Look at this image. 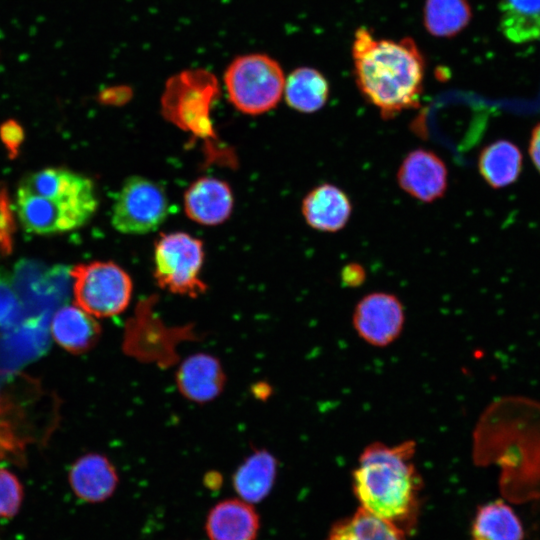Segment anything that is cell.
<instances>
[{
	"instance_id": "1",
	"label": "cell",
	"mask_w": 540,
	"mask_h": 540,
	"mask_svg": "<svg viewBox=\"0 0 540 540\" xmlns=\"http://www.w3.org/2000/svg\"><path fill=\"white\" fill-rule=\"evenodd\" d=\"M352 55L358 88L383 118L419 105L425 63L411 38L378 39L368 29L359 28Z\"/></svg>"
},
{
	"instance_id": "2",
	"label": "cell",
	"mask_w": 540,
	"mask_h": 540,
	"mask_svg": "<svg viewBox=\"0 0 540 540\" xmlns=\"http://www.w3.org/2000/svg\"><path fill=\"white\" fill-rule=\"evenodd\" d=\"M414 454V441L375 442L363 450L353 471V492L360 508L404 533L416 524L423 486Z\"/></svg>"
},
{
	"instance_id": "3",
	"label": "cell",
	"mask_w": 540,
	"mask_h": 540,
	"mask_svg": "<svg viewBox=\"0 0 540 540\" xmlns=\"http://www.w3.org/2000/svg\"><path fill=\"white\" fill-rule=\"evenodd\" d=\"M98 197L92 180L62 167L26 175L18 185L14 210L31 234L64 233L86 224L95 214Z\"/></svg>"
},
{
	"instance_id": "4",
	"label": "cell",
	"mask_w": 540,
	"mask_h": 540,
	"mask_svg": "<svg viewBox=\"0 0 540 540\" xmlns=\"http://www.w3.org/2000/svg\"><path fill=\"white\" fill-rule=\"evenodd\" d=\"M474 439L475 459L499 463L503 477L540 470V403L519 396L494 402L482 415Z\"/></svg>"
},
{
	"instance_id": "5",
	"label": "cell",
	"mask_w": 540,
	"mask_h": 540,
	"mask_svg": "<svg viewBox=\"0 0 540 540\" xmlns=\"http://www.w3.org/2000/svg\"><path fill=\"white\" fill-rule=\"evenodd\" d=\"M218 96V81L211 72L182 71L166 83L162 113L168 121L196 136H213L210 111Z\"/></svg>"
},
{
	"instance_id": "6",
	"label": "cell",
	"mask_w": 540,
	"mask_h": 540,
	"mask_svg": "<svg viewBox=\"0 0 540 540\" xmlns=\"http://www.w3.org/2000/svg\"><path fill=\"white\" fill-rule=\"evenodd\" d=\"M224 82L230 102L240 112L259 115L278 104L285 78L277 61L264 54H249L228 66Z\"/></svg>"
},
{
	"instance_id": "7",
	"label": "cell",
	"mask_w": 540,
	"mask_h": 540,
	"mask_svg": "<svg viewBox=\"0 0 540 540\" xmlns=\"http://www.w3.org/2000/svg\"><path fill=\"white\" fill-rule=\"evenodd\" d=\"M203 262L200 239L185 232L161 234L154 246L153 277L165 291L196 298L207 290L200 276Z\"/></svg>"
},
{
	"instance_id": "8",
	"label": "cell",
	"mask_w": 540,
	"mask_h": 540,
	"mask_svg": "<svg viewBox=\"0 0 540 540\" xmlns=\"http://www.w3.org/2000/svg\"><path fill=\"white\" fill-rule=\"evenodd\" d=\"M76 305L96 318L121 314L133 292L130 275L112 261H94L70 269Z\"/></svg>"
},
{
	"instance_id": "9",
	"label": "cell",
	"mask_w": 540,
	"mask_h": 540,
	"mask_svg": "<svg viewBox=\"0 0 540 540\" xmlns=\"http://www.w3.org/2000/svg\"><path fill=\"white\" fill-rule=\"evenodd\" d=\"M169 214L164 188L143 176H130L117 192L111 224L123 234H147L159 228Z\"/></svg>"
},
{
	"instance_id": "10",
	"label": "cell",
	"mask_w": 540,
	"mask_h": 540,
	"mask_svg": "<svg viewBox=\"0 0 540 540\" xmlns=\"http://www.w3.org/2000/svg\"><path fill=\"white\" fill-rule=\"evenodd\" d=\"M358 335L368 344L384 347L394 342L404 325V309L393 294L374 292L356 305L352 317Z\"/></svg>"
},
{
	"instance_id": "11",
	"label": "cell",
	"mask_w": 540,
	"mask_h": 540,
	"mask_svg": "<svg viewBox=\"0 0 540 540\" xmlns=\"http://www.w3.org/2000/svg\"><path fill=\"white\" fill-rule=\"evenodd\" d=\"M70 270L54 267L44 270L42 266L22 261L17 265L13 276L14 285L24 309L34 311L31 319L41 320L49 307L55 306L68 294ZM30 313V316H31Z\"/></svg>"
},
{
	"instance_id": "12",
	"label": "cell",
	"mask_w": 540,
	"mask_h": 540,
	"mask_svg": "<svg viewBox=\"0 0 540 540\" xmlns=\"http://www.w3.org/2000/svg\"><path fill=\"white\" fill-rule=\"evenodd\" d=\"M396 178L404 192L424 203L442 198L448 186L446 164L436 153L424 148L412 150L405 156Z\"/></svg>"
},
{
	"instance_id": "13",
	"label": "cell",
	"mask_w": 540,
	"mask_h": 540,
	"mask_svg": "<svg viewBox=\"0 0 540 540\" xmlns=\"http://www.w3.org/2000/svg\"><path fill=\"white\" fill-rule=\"evenodd\" d=\"M176 387L187 400L205 404L220 396L226 385V374L220 360L209 353L197 352L178 366Z\"/></svg>"
},
{
	"instance_id": "14",
	"label": "cell",
	"mask_w": 540,
	"mask_h": 540,
	"mask_svg": "<svg viewBox=\"0 0 540 540\" xmlns=\"http://www.w3.org/2000/svg\"><path fill=\"white\" fill-rule=\"evenodd\" d=\"M184 210L194 222L215 226L225 222L234 205L230 186L214 177H200L184 193Z\"/></svg>"
},
{
	"instance_id": "15",
	"label": "cell",
	"mask_w": 540,
	"mask_h": 540,
	"mask_svg": "<svg viewBox=\"0 0 540 540\" xmlns=\"http://www.w3.org/2000/svg\"><path fill=\"white\" fill-rule=\"evenodd\" d=\"M68 479L74 494L89 503L107 500L119 483L115 466L99 453H89L78 458L69 470Z\"/></svg>"
},
{
	"instance_id": "16",
	"label": "cell",
	"mask_w": 540,
	"mask_h": 540,
	"mask_svg": "<svg viewBox=\"0 0 540 540\" xmlns=\"http://www.w3.org/2000/svg\"><path fill=\"white\" fill-rule=\"evenodd\" d=\"M259 529L260 518L253 504L240 498L218 502L205 521L209 540H255Z\"/></svg>"
},
{
	"instance_id": "17",
	"label": "cell",
	"mask_w": 540,
	"mask_h": 540,
	"mask_svg": "<svg viewBox=\"0 0 540 540\" xmlns=\"http://www.w3.org/2000/svg\"><path fill=\"white\" fill-rule=\"evenodd\" d=\"M302 215L306 223L321 232H337L345 227L352 205L339 187L324 183L313 188L303 199Z\"/></svg>"
},
{
	"instance_id": "18",
	"label": "cell",
	"mask_w": 540,
	"mask_h": 540,
	"mask_svg": "<svg viewBox=\"0 0 540 540\" xmlns=\"http://www.w3.org/2000/svg\"><path fill=\"white\" fill-rule=\"evenodd\" d=\"M50 331L56 343L73 354L90 351L101 337L97 318L77 305L60 307L51 319Z\"/></svg>"
},
{
	"instance_id": "19",
	"label": "cell",
	"mask_w": 540,
	"mask_h": 540,
	"mask_svg": "<svg viewBox=\"0 0 540 540\" xmlns=\"http://www.w3.org/2000/svg\"><path fill=\"white\" fill-rule=\"evenodd\" d=\"M277 474V460L265 449L255 450L236 468L232 476L234 491L251 504L262 501L270 493Z\"/></svg>"
},
{
	"instance_id": "20",
	"label": "cell",
	"mask_w": 540,
	"mask_h": 540,
	"mask_svg": "<svg viewBox=\"0 0 540 540\" xmlns=\"http://www.w3.org/2000/svg\"><path fill=\"white\" fill-rule=\"evenodd\" d=\"M520 149L508 140H497L485 146L478 157V170L485 182L499 189L514 183L522 170Z\"/></svg>"
},
{
	"instance_id": "21",
	"label": "cell",
	"mask_w": 540,
	"mask_h": 540,
	"mask_svg": "<svg viewBox=\"0 0 540 540\" xmlns=\"http://www.w3.org/2000/svg\"><path fill=\"white\" fill-rule=\"evenodd\" d=\"M472 540H523L522 522L513 508L502 500L478 507L471 526Z\"/></svg>"
},
{
	"instance_id": "22",
	"label": "cell",
	"mask_w": 540,
	"mask_h": 540,
	"mask_svg": "<svg viewBox=\"0 0 540 540\" xmlns=\"http://www.w3.org/2000/svg\"><path fill=\"white\" fill-rule=\"evenodd\" d=\"M287 104L301 113L320 110L329 97V85L318 70L300 67L290 73L285 80L284 91Z\"/></svg>"
},
{
	"instance_id": "23",
	"label": "cell",
	"mask_w": 540,
	"mask_h": 540,
	"mask_svg": "<svg viewBox=\"0 0 540 540\" xmlns=\"http://www.w3.org/2000/svg\"><path fill=\"white\" fill-rule=\"evenodd\" d=\"M500 27L511 42L522 44L540 38V0H501Z\"/></svg>"
},
{
	"instance_id": "24",
	"label": "cell",
	"mask_w": 540,
	"mask_h": 540,
	"mask_svg": "<svg viewBox=\"0 0 540 540\" xmlns=\"http://www.w3.org/2000/svg\"><path fill=\"white\" fill-rule=\"evenodd\" d=\"M405 534L359 507L353 515L338 521L326 540H406Z\"/></svg>"
},
{
	"instance_id": "25",
	"label": "cell",
	"mask_w": 540,
	"mask_h": 540,
	"mask_svg": "<svg viewBox=\"0 0 540 540\" xmlns=\"http://www.w3.org/2000/svg\"><path fill=\"white\" fill-rule=\"evenodd\" d=\"M472 13L467 0H426L424 25L437 37H451L469 23Z\"/></svg>"
},
{
	"instance_id": "26",
	"label": "cell",
	"mask_w": 540,
	"mask_h": 540,
	"mask_svg": "<svg viewBox=\"0 0 540 540\" xmlns=\"http://www.w3.org/2000/svg\"><path fill=\"white\" fill-rule=\"evenodd\" d=\"M3 384L0 376V461H17L21 459L24 447L20 426L15 425L19 420L14 419L19 409L14 407L10 395L3 389Z\"/></svg>"
},
{
	"instance_id": "27",
	"label": "cell",
	"mask_w": 540,
	"mask_h": 540,
	"mask_svg": "<svg viewBox=\"0 0 540 540\" xmlns=\"http://www.w3.org/2000/svg\"><path fill=\"white\" fill-rule=\"evenodd\" d=\"M24 316V307L13 276L0 267V329L12 328Z\"/></svg>"
},
{
	"instance_id": "28",
	"label": "cell",
	"mask_w": 540,
	"mask_h": 540,
	"mask_svg": "<svg viewBox=\"0 0 540 540\" xmlns=\"http://www.w3.org/2000/svg\"><path fill=\"white\" fill-rule=\"evenodd\" d=\"M23 487L16 475L0 468V518L14 517L22 504Z\"/></svg>"
},
{
	"instance_id": "29",
	"label": "cell",
	"mask_w": 540,
	"mask_h": 540,
	"mask_svg": "<svg viewBox=\"0 0 540 540\" xmlns=\"http://www.w3.org/2000/svg\"><path fill=\"white\" fill-rule=\"evenodd\" d=\"M14 231L13 215L5 189L0 186V248L6 252L11 249Z\"/></svg>"
},
{
	"instance_id": "30",
	"label": "cell",
	"mask_w": 540,
	"mask_h": 540,
	"mask_svg": "<svg viewBox=\"0 0 540 540\" xmlns=\"http://www.w3.org/2000/svg\"><path fill=\"white\" fill-rule=\"evenodd\" d=\"M1 138L8 149H16L23 138L21 127L15 121H7L1 127Z\"/></svg>"
},
{
	"instance_id": "31",
	"label": "cell",
	"mask_w": 540,
	"mask_h": 540,
	"mask_svg": "<svg viewBox=\"0 0 540 540\" xmlns=\"http://www.w3.org/2000/svg\"><path fill=\"white\" fill-rule=\"evenodd\" d=\"M528 151L534 166L540 173V122L531 132Z\"/></svg>"
},
{
	"instance_id": "32",
	"label": "cell",
	"mask_w": 540,
	"mask_h": 540,
	"mask_svg": "<svg viewBox=\"0 0 540 540\" xmlns=\"http://www.w3.org/2000/svg\"><path fill=\"white\" fill-rule=\"evenodd\" d=\"M365 277V272L360 265L351 264L344 268L342 279L345 284L355 286L360 284Z\"/></svg>"
}]
</instances>
